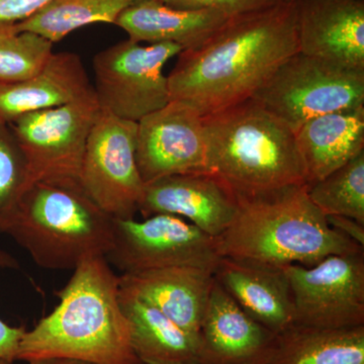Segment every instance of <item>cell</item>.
<instances>
[{
    "instance_id": "1",
    "label": "cell",
    "mask_w": 364,
    "mask_h": 364,
    "mask_svg": "<svg viewBox=\"0 0 364 364\" xmlns=\"http://www.w3.org/2000/svg\"><path fill=\"white\" fill-rule=\"evenodd\" d=\"M299 52L296 2L235 16L200 47L179 53L167 76L170 102L203 117L251 100Z\"/></svg>"
},
{
    "instance_id": "2",
    "label": "cell",
    "mask_w": 364,
    "mask_h": 364,
    "mask_svg": "<svg viewBox=\"0 0 364 364\" xmlns=\"http://www.w3.org/2000/svg\"><path fill=\"white\" fill-rule=\"evenodd\" d=\"M57 293L58 305L26 331L16 360L68 358L88 364H143L131 344L119 277L105 256L83 260Z\"/></svg>"
},
{
    "instance_id": "3",
    "label": "cell",
    "mask_w": 364,
    "mask_h": 364,
    "mask_svg": "<svg viewBox=\"0 0 364 364\" xmlns=\"http://www.w3.org/2000/svg\"><path fill=\"white\" fill-rule=\"evenodd\" d=\"M237 200L233 222L215 238L221 257L282 269L313 267L330 255L364 252L363 246L328 224L311 202L306 183Z\"/></svg>"
},
{
    "instance_id": "4",
    "label": "cell",
    "mask_w": 364,
    "mask_h": 364,
    "mask_svg": "<svg viewBox=\"0 0 364 364\" xmlns=\"http://www.w3.org/2000/svg\"><path fill=\"white\" fill-rule=\"evenodd\" d=\"M203 124L210 171L237 196L306 183L294 132L252 98Z\"/></svg>"
},
{
    "instance_id": "5",
    "label": "cell",
    "mask_w": 364,
    "mask_h": 364,
    "mask_svg": "<svg viewBox=\"0 0 364 364\" xmlns=\"http://www.w3.org/2000/svg\"><path fill=\"white\" fill-rule=\"evenodd\" d=\"M114 221L82 188L35 183L6 234L41 268L74 270L86 258L111 251Z\"/></svg>"
},
{
    "instance_id": "6",
    "label": "cell",
    "mask_w": 364,
    "mask_h": 364,
    "mask_svg": "<svg viewBox=\"0 0 364 364\" xmlns=\"http://www.w3.org/2000/svg\"><path fill=\"white\" fill-rule=\"evenodd\" d=\"M95 90L69 104L28 112L9 124L35 183L81 188V169L93 124L100 114Z\"/></svg>"
},
{
    "instance_id": "7",
    "label": "cell",
    "mask_w": 364,
    "mask_h": 364,
    "mask_svg": "<svg viewBox=\"0 0 364 364\" xmlns=\"http://www.w3.org/2000/svg\"><path fill=\"white\" fill-rule=\"evenodd\" d=\"M252 100L296 132L314 117L364 107V71L298 52Z\"/></svg>"
},
{
    "instance_id": "8",
    "label": "cell",
    "mask_w": 364,
    "mask_h": 364,
    "mask_svg": "<svg viewBox=\"0 0 364 364\" xmlns=\"http://www.w3.org/2000/svg\"><path fill=\"white\" fill-rule=\"evenodd\" d=\"M181 52L172 43L143 46L128 39L97 53L93 90L100 109L138 123L168 105V79L163 68Z\"/></svg>"
},
{
    "instance_id": "9",
    "label": "cell",
    "mask_w": 364,
    "mask_h": 364,
    "mask_svg": "<svg viewBox=\"0 0 364 364\" xmlns=\"http://www.w3.org/2000/svg\"><path fill=\"white\" fill-rule=\"evenodd\" d=\"M105 259L123 273L191 267L214 272L221 259L217 242L176 215L114 221V243Z\"/></svg>"
},
{
    "instance_id": "10",
    "label": "cell",
    "mask_w": 364,
    "mask_h": 364,
    "mask_svg": "<svg viewBox=\"0 0 364 364\" xmlns=\"http://www.w3.org/2000/svg\"><path fill=\"white\" fill-rule=\"evenodd\" d=\"M136 131L138 123L102 109L86 144L81 188L117 219L134 218L145 188L136 161Z\"/></svg>"
},
{
    "instance_id": "11",
    "label": "cell",
    "mask_w": 364,
    "mask_h": 364,
    "mask_svg": "<svg viewBox=\"0 0 364 364\" xmlns=\"http://www.w3.org/2000/svg\"><path fill=\"white\" fill-rule=\"evenodd\" d=\"M291 287L294 324L322 329L364 326V252L330 255L313 267L282 268Z\"/></svg>"
},
{
    "instance_id": "12",
    "label": "cell",
    "mask_w": 364,
    "mask_h": 364,
    "mask_svg": "<svg viewBox=\"0 0 364 364\" xmlns=\"http://www.w3.org/2000/svg\"><path fill=\"white\" fill-rule=\"evenodd\" d=\"M136 161L144 183L188 173H212L203 117L170 102L138 122Z\"/></svg>"
},
{
    "instance_id": "13",
    "label": "cell",
    "mask_w": 364,
    "mask_h": 364,
    "mask_svg": "<svg viewBox=\"0 0 364 364\" xmlns=\"http://www.w3.org/2000/svg\"><path fill=\"white\" fill-rule=\"evenodd\" d=\"M138 212L176 215L217 238L233 222L238 200L214 173L177 174L145 184Z\"/></svg>"
},
{
    "instance_id": "14",
    "label": "cell",
    "mask_w": 364,
    "mask_h": 364,
    "mask_svg": "<svg viewBox=\"0 0 364 364\" xmlns=\"http://www.w3.org/2000/svg\"><path fill=\"white\" fill-rule=\"evenodd\" d=\"M299 52L364 71V0H298Z\"/></svg>"
},
{
    "instance_id": "15",
    "label": "cell",
    "mask_w": 364,
    "mask_h": 364,
    "mask_svg": "<svg viewBox=\"0 0 364 364\" xmlns=\"http://www.w3.org/2000/svg\"><path fill=\"white\" fill-rule=\"evenodd\" d=\"M275 336L215 279L198 332L200 364H265Z\"/></svg>"
},
{
    "instance_id": "16",
    "label": "cell",
    "mask_w": 364,
    "mask_h": 364,
    "mask_svg": "<svg viewBox=\"0 0 364 364\" xmlns=\"http://www.w3.org/2000/svg\"><path fill=\"white\" fill-rule=\"evenodd\" d=\"M214 284V272L191 267L122 273L119 277L122 294L154 306L196 337Z\"/></svg>"
},
{
    "instance_id": "17",
    "label": "cell",
    "mask_w": 364,
    "mask_h": 364,
    "mask_svg": "<svg viewBox=\"0 0 364 364\" xmlns=\"http://www.w3.org/2000/svg\"><path fill=\"white\" fill-rule=\"evenodd\" d=\"M214 277L244 312L270 331L277 334L294 324L293 294L282 268L221 257Z\"/></svg>"
},
{
    "instance_id": "18",
    "label": "cell",
    "mask_w": 364,
    "mask_h": 364,
    "mask_svg": "<svg viewBox=\"0 0 364 364\" xmlns=\"http://www.w3.org/2000/svg\"><path fill=\"white\" fill-rule=\"evenodd\" d=\"M93 90L82 60L75 53H53L32 77L0 85V123L11 124L28 112L53 109Z\"/></svg>"
},
{
    "instance_id": "19",
    "label": "cell",
    "mask_w": 364,
    "mask_h": 364,
    "mask_svg": "<svg viewBox=\"0 0 364 364\" xmlns=\"http://www.w3.org/2000/svg\"><path fill=\"white\" fill-rule=\"evenodd\" d=\"M231 18L214 9H181L142 0L126 9L114 25L134 42L172 43L186 51L205 44Z\"/></svg>"
},
{
    "instance_id": "20",
    "label": "cell",
    "mask_w": 364,
    "mask_h": 364,
    "mask_svg": "<svg viewBox=\"0 0 364 364\" xmlns=\"http://www.w3.org/2000/svg\"><path fill=\"white\" fill-rule=\"evenodd\" d=\"M306 183L324 178L364 151V107L309 119L294 132Z\"/></svg>"
},
{
    "instance_id": "21",
    "label": "cell",
    "mask_w": 364,
    "mask_h": 364,
    "mask_svg": "<svg viewBox=\"0 0 364 364\" xmlns=\"http://www.w3.org/2000/svg\"><path fill=\"white\" fill-rule=\"evenodd\" d=\"M131 344L143 364H200L198 337L156 308L119 291Z\"/></svg>"
},
{
    "instance_id": "22",
    "label": "cell",
    "mask_w": 364,
    "mask_h": 364,
    "mask_svg": "<svg viewBox=\"0 0 364 364\" xmlns=\"http://www.w3.org/2000/svg\"><path fill=\"white\" fill-rule=\"evenodd\" d=\"M265 364H364V326L322 329L291 325L277 333Z\"/></svg>"
},
{
    "instance_id": "23",
    "label": "cell",
    "mask_w": 364,
    "mask_h": 364,
    "mask_svg": "<svg viewBox=\"0 0 364 364\" xmlns=\"http://www.w3.org/2000/svg\"><path fill=\"white\" fill-rule=\"evenodd\" d=\"M142 0H51L18 28L37 33L53 44L69 33L92 23H116L129 7Z\"/></svg>"
},
{
    "instance_id": "24",
    "label": "cell",
    "mask_w": 364,
    "mask_h": 364,
    "mask_svg": "<svg viewBox=\"0 0 364 364\" xmlns=\"http://www.w3.org/2000/svg\"><path fill=\"white\" fill-rule=\"evenodd\" d=\"M308 196L325 215H343L364 225V151L324 178L306 184Z\"/></svg>"
},
{
    "instance_id": "25",
    "label": "cell",
    "mask_w": 364,
    "mask_h": 364,
    "mask_svg": "<svg viewBox=\"0 0 364 364\" xmlns=\"http://www.w3.org/2000/svg\"><path fill=\"white\" fill-rule=\"evenodd\" d=\"M53 45L37 33L20 30L16 23L0 21V85L38 73L54 53Z\"/></svg>"
},
{
    "instance_id": "26",
    "label": "cell",
    "mask_w": 364,
    "mask_h": 364,
    "mask_svg": "<svg viewBox=\"0 0 364 364\" xmlns=\"http://www.w3.org/2000/svg\"><path fill=\"white\" fill-rule=\"evenodd\" d=\"M28 163L9 124L0 123V234L13 224L26 189Z\"/></svg>"
},
{
    "instance_id": "27",
    "label": "cell",
    "mask_w": 364,
    "mask_h": 364,
    "mask_svg": "<svg viewBox=\"0 0 364 364\" xmlns=\"http://www.w3.org/2000/svg\"><path fill=\"white\" fill-rule=\"evenodd\" d=\"M181 9H214L230 18L243 16L277 6L284 0H159Z\"/></svg>"
},
{
    "instance_id": "28",
    "label": "cell",
    "mask_w": 364,
    "mask_h": 364,
    "mask_svg": "<svg viewBox=\"0 0 364 364\" xmlns=\"http://www.w3.org/2000/svg\"><path fill=\"white\" fill-rule=\"evenodd\" d=\"M18 261L11 254L0 249V269L18 268ZM26 330L23 327H13L0 318V358L6 360H16L18 347Z\"/></svg>"
},
{
    "instance_id": "29",
    "label": "cell",
    "mask_w": 364,
    "mask_h": 364,
    "mask_svg": "<svg viewBox=\"0 0 364 364\" xmlns=\"http://www.w3.org/2000/svg\"><path fill=\"white\" fill-rule=\"evenodd\" d=\"M51 0H0V21H20L30 18Z\"/></svg>"
},
{
    "instance_id": "30",
    "label": "cell",
    "mask_w": 364,
    "mask_h": 364,
    "mask_svg": "<svg viewBox=\"0 0 364 364\" xmlns=\"http://www.w3.org/2000/svg\"><path fill=\"white\" fill-rule=\"evenodd\" d=\"M326 219L333 229L364 247V225L343 215H326Z\"/></svg>"
},
{
    "instance_id": "31",
    "label": "cell",
    "mask_w": 364,
    "mask_h": 364,
    "mask_svg": "<svg viewBox=\"0 0 364 364\" xmlns=\"http://www.w3.org/2000/svg\"><path fill=\"white\" fill-rule=\"evenodd\" d=\"M28 364H88L83 361L74 360L68 358H43L28 361Z\"/></svg>"
},
{
    "instance_id": "32",
    "label": "cell",
    "mask_w": 364,
    "mask_h": 364,
    "mask_svg": "<svg viewBox=\"0 0 364 364\" xmlns=\"http://www.w3.org/2000/svg\"><path fill=\"white\" fill-rule=\"evenodd\" d=\"M11 361L6 360V359L0 358V364H13Z\"/></svg>"
},
{
    "instance_id": "33",
    "label": "cell",
    "mask_w": 364,
    "mask_h": 364,
    "mask_svg": "<svg viewBox=\"0 0 364 364\" xmlns=\"http://www.w3.org/2000/svg\"><path fill=\"white\" fill-rule=\"evenodd\" d=\"M287 1L296 2L298 1V0H287Z\"/></svg>"
}]
</instances>
